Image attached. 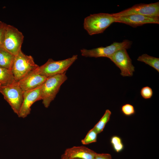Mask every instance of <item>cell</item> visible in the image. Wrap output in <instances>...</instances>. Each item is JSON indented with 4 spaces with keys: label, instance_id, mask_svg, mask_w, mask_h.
Returning a JSON list of instances; mask_svg holds the SVG:
<instances>
[{
    "label": "cell",
    "instance_id": "1",
    "mask_svg": "<svg viewBox=\"0 0 159 159\" xmlns=\"http://www.w3.org/2000/svg\"><path fill=\"white\" fill-rule=\"evenodd\" d=\"M115 18L112 14H90L85 19L84 27L90 35L102 33L112 23L115 22Z\"/></svg>",
    "mask_w": 159,
    "mask_h": 159
},
{
    "label": "cell",
    "instance_id": "2",
    "mask_svg": "<svg viewBox=\"0 0 159 159\" xmlns=\"http://www.w3.org/2000/svg\"><path fill=\"white\" fill-rule=\"evenodd\" d=\"M66 72L47 77L41 87L42 100L48 108L59 92L61 85L67 80Z\"/></svg>",
    "mask_w": 159,
    "mask_h": 159
},
{
    "label": "cell",
    "instance_id": "3",
    "mask_svg": "<svg viewBox=\"0 0 159 159\" xmlns=\"http://www.w3.org/2000/svg\"><path fill=\"white\" fill-rule=\"evenodd\" d=\"M39 66L32 56L25 54L21 50L14 56L11 70L17 82Z\"/></svg>",
    "mask_w": 159,
    "mask_h": 159
},
{
    "label": "cell",
    "instance_id": "4",
    "mask_svg": "<svg viewBox=\"0 0 159 159\" xmlns=\"http://www.w3.org/2000/svg\"><path fill=\"white\" fill-rule=\"evenodd\" d=\"M77 55L72 57L58 61L49 59L44 64L39 67L36 70L40 74L47 77L62 74L65 72L77 59Z\"/></svg>",
    "mask_w": 159,
    "mask_h": 159
},
{
    "label": "cell",
    "instance_id": "5",
    "mask_svg": "<svg viewBox=\"0 0 159 159\" xmlns=\"http://www.w3.org/2000/svg\"><path fill=\"white\" fill-rule=\"evenodd\" d=\"M24 92L16 82L9 85H0V92L18 115L23 102Z\"/></svg>",
    "mask_w": 159,
    "mask_h": 159
},
{
    "label": "cell",
    "instance_id": "6",
    "mask_svg": "<svg viewBox=\"0 0 159 159\" xmlns=\"http://www.w3.org/2000/svg\"><path fill=\"white\" fill-rule=\"evenodd\" d=\"M24 36L22 33L13 26L6 24L3 47L15 56L20 52Z\"/></svg>",
    "mask_w": 159,
    "mask_h": 159
},
{
    "label": "cell",
    "instance_id": "7",
    "mask_svg": "<svg viewBox=\"0 0 159 159\" xmlns=\"http://www.w3.org/2000/svg\"><path fill=\"white\" fill-rule=\"evenodd\" d=\"M132 44V41L125 39L121 42H114L106 47H101L91 49H83L80 50V52L82 55L86 57H106L109 58L119 50L130 48Z\"/></svg>",
    "mask_w": 159,
    "mask_h": 159
},
{
    "label": "cell",
    "instance_id": "8",
    "mask_svg": "<svg viewBox=\"0 0 159 159\" xmlns=\"http://www.w3.org/2000/svg\"><path fill=\"white\" fill-rule=\"evenodd\" d=\"M112 14L115 17L135 14L159 17V2L136 4L124 10Z\"/></svg>",
    "mask_w": 159,
    "mask_h": 159
},
{
    "label": "cell",
    "instance_id": "9",
    "mask_svg": "<svg viewBox=\"0 0 159 159\" xmlns=\"http://www.w3.org/2000/svg\"><path fill=\"white\" fill-rule=\"evenodd\" d=\"M109 59L121 70L120 74L123 77H131L135 71V67L132 64V60L127 49H122L113 54Z\"/></svg>",
    "mask_w": 159,
    "mask_h": 159
},
{
    "label": "cell",
    "instance_id": "10",
    "mask_svg": "<svg viewBox=\"0 0 159 159\" xmlns=\"http://www.w3.org/2000/svg\"><path fill=\"white\" fill-rule=\"evenodd\" d=\"M115 22L124 23L135 27L147 24H159V17L132 14L116 17Z\"/></svg>",
    "mask_w": 159,
    "mask_h": 159
},
{
    "label": "cell",
    "instance_id": "11",
    "mask_svg": "<svg viewBox=\"0 0 159 159\" xmlns=\"http://www.w3.org/2000/svg\"><path fill=\"white\" fill-rule=\"evenodd\" d=\"M47 77L32 71L17 82L24 92L31 90L41 86Z\"/></svg>",
    "mask_w": 159,
    "mask_h": 159
},
{
    "label": "cell",
    "instance_id": "12",
    "mask_svg": "<svg viewBox=\"0 0 159 159\" xmlns=\"http://www.w3.org/2000/svg\"><path fill=\"white\" fill-rule=\"evenodd\" d=\"M41 87L24 92L23 101L18 115L19 117H26L30 113L32 104L36 101L42 100Z\"/></svg>",
    "mask_w": 159,
    "mask_h": 159
},
{
    "label": "cell",
    "instance_id": "13",
    "mask_svg": "<svg viewBox=\"0 0 159 159\" xmlns=\"http://www.w3.org/2000/svg\"><path fill=\"white\" fill-rule=\"evenodd\" d=\"M96 153L84 146L67 149L64 153L70 159H95Z\"/></svg>",
    "mask_w": 159,
    "mask_h": 159
},
{
    "label": "cell",
    "instance_id": "14",
    "mask_svg": "<svg viewBox=\"0 0 159 159\" xmlns=\"http://www.w3.org/2000/svg\"><path fill=\"white\" fill-rule=\"evenodd\" d=\"M14 56L2 47H0V67L11 70Z\"/></svg>",
    "mask_w": 159,
    "mask_h": 159
},
{
    "label": "cell",
    "instance_id": "15",
    "mask_svg": "<svg viewBox=\"0 0 159 159\" xmlns=\"http://www.w3.org/2000/svg\"><path fill=\"white\" fill-rule=\"evenodd\" d=\"M15 82L11 70L0 67V85H9Z\"/></svg>",
    "mask_w": 159,
    "mask_h": 159
},
{
    "label": "cell",
    "instance_id": "16",
    "mask_svg": "<svg viewBox=\"0 0 159 159\" xmlns=\"http://www.w3.org/2000/svg\"><path fill=\"white\" fill-rule=\"evenodd\" d=\"M138 61L143 62L149 65L158 72H159V58L148 55L143 54L139 56L137 59Z\"/></svg>",
    "mask_w": 159,
    "mask_h": 159
},
{
    "label": "cell",
    "instance_id": "17",
    "mask_svg": "<svg viewBox=\"0 0 159 159\" xmlns=\"http://www.w3.org/2000/svg\"><path fill=\"white\" fill-rule=\"evenodd\" d=\"M111 114V111L108 109L106 110L103 116L93 127L97 134L103 131L106 124L109 120Z\"/></svg>",
    "mask_w": 159,
    "mask_h": 159
},
{
    "label": "cell",
    "instance_id": "18",
    "mask_svg": "<svg viewBox=\"0 0 159 159\" xmlns=\"http://www.w3.org/2000/svg\"><path fill=\"white\" fill-rule=\"evenodd\" d=\"M97 134L92 128L88 132L85 138L82 140V143L83 145H86L96 142Z\"/></svg>",
    "mask_w": 159,
    "mask_h": 159
},
{
    "label": "cell",
    "instance_id": "19",
    "mask_svg": "<svg viewBox=\"0 0 159 159\" xmlns=\"http://www.w3.org/2000/svg\"><path fill=\"white\" fill-rule=\"evenodd\" d=\"M110 143L114 150L117 152L121 151L124 148V145L121 138L119 136H113L110 139Z\"/></svg>",
    "mask_w": 159,
    "mask_h": 159
},
{
    "label": "cell",
    "instance_id": "20",
    "mask_svg": "<svg viewBox=\"0 0 159 159\" xmlns=\"http://www.w3.org/2000/svg\"><path fill=\"white\" fill-rule=\"evenodd\" d=\"M121 111L124 115L126 116L132 115L135 113V110L133 106L128 103L125 104L122 106Z\"/></svg>",
    "mask_w": 159,
    "mask_h": 159
},
{
    "label": "cell",
    "instance_id": "21",
    "mask_svg": "<svg viewBox=\"0 0 159 159\" xmlns=\"http://www.w3.org/2000/svg\"><path fill=\"white\" fill-rule=\"evenodd\" d=\"M140 93L143 98L148 99L151 98L153 95L152 89L150 87L146 86L142 87L140 91Z\"/></svg>",
    "mask_w": 159,
    "mask_h": 159
},
{
    "label": "cell",
    "instance_id": "22",
    "mask_svg": "<svg viewBox=\"0 0 159 159\" xmlns=\"http://www.w3.org/2000/svg\"><path fill=\"white\" fill-rule=\"evenodd\" d=\"M6 24L4 23V24L0 27V47H3Z\"/></svg>",
    "mask_w": 159,
    "mask_h": 159
},
{
    "label": "cell",
    "instance_id": "23",
    "mask_svg": "<svg viewBox=\"0 0 159 159\" xmlns=\"http://www.w3.org/2000/svg\"><path fill=\"white\" fill-rule=\"evenodd\" d=\"M95 159H112L111 155L108 153H96Z\"/></svg>",
    "mask_w": 159,
    "mask_h": 159
},
{
    "label": "cell",
    "instance_id": "24",
    "mask_svg": "<svg viewBox=\"0 0 159 159\" xmlns=\"http://www.w3.org/2000/svg\"><path fill=\"white\" fill-rule=\"evenodd\" d=\"M60 159H70L64 153L61 156Z\"/></svg>",
    "mask_w": 159,
    "mask_h": 159
},
{
    "label": "cell",
    "instance_id": "25",
    "mask_svg": "<svg viewBox=\"0 0 159 159\" xmlns=\"http://www.w3.org/2000/svg\"><path fill=\"white\" fill-rule=\"evenodd\" d=\"M4 24V22H3L1 21H0V27H1Z\"/></svg>",
    "mask_w": 159,
    "mask_h": 159
},
{
    "label": "cell",
    "instance_id": "26",
    "mask_svg": "<svg viewBox=\"0 0 159 159\" xmlns=\"http://www.w3.org/2000/svg\"></svg>",
    "mask_w": 159,
    "mask_h": 159
}]
</instances>
